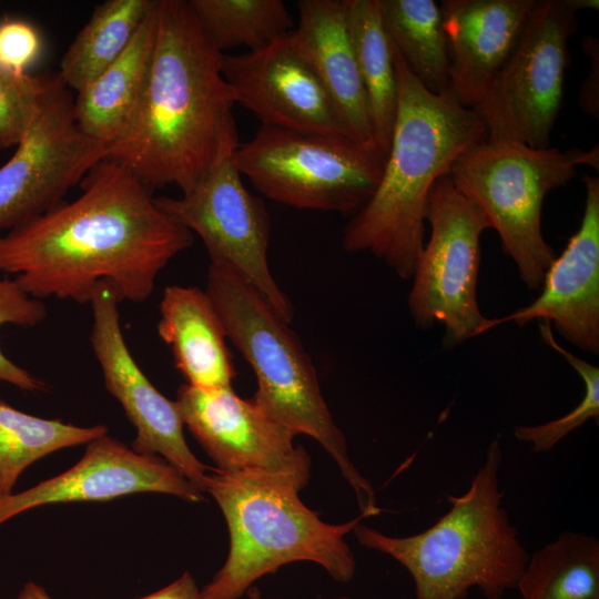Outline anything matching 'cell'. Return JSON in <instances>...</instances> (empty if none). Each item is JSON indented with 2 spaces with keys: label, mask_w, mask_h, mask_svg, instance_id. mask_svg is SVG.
<instances>
[{
  "label": "cell",
  "mask_w": 599,
  "mask_h": 599,
  "mask_svg": "<svg viewBox=\"0 0 599 599\" xmlns=\"http://www.w3.org/2000/svg\"><path fill=\"white\" fill-rule=\"evenodd\" d=\"M82 193L0 235V272L30 296L90 303L109 283L119 302L146 301L162 270L193 244L152 190L122 164L103 159Z\"/></svg>",
  "instance_id": "cell-1"
},
{
  "label": "cell",
  "mask_w": 599,
  "mask_h": 599,
  "mask_svg": "<svg viewBox=\"0 0 599 599\" xmlns=\"http://www.w3.org/2000/svg\"><path fill=\"white\" fill-rule=\"evenodd\" d=\"M222 52L186 0H158L156 39L140 101L105 158L150 190L194 189L238 145Z\"/></svg>",
  "instance_id": "cell-2"
},
{
  "label": "cell",
  "mask_w": 599,
  "mask_h": 599,
  "mask_svg": "<svg viewBox=\"0 0 599 599\" xmlns=\"http://www.w3.org/2000/svg\"><path fill=\"white\" fill-rule=\"evenodd\" d=\"M397 109L379 183L347 222V252H369L412 278L424 248L425 209L435 182L470 145L485 140L480 118L449 90L433 93L394 49Z\"/></svg>",
  "instance_id": "cell-3"
},
{
  "label": "cell",
  "mask_w": 599,
  "mask_h": 599,
  "mask_svg": "<svg viewBox=\"0 0 599 599\" xmlns=\"http://www.w3.org/2000/svg\"><path fill=\"white\" fill-rule=\"evenodd\" d=\"M499 438L494 439L468 489L448 496V511L429 528L393 537L358 522V542L399 562L412 576L415 599H465L476 588L500 599L517 587L529 555L502 507Z\"/></svg>",
  "instance_id": "cell-4"
},
{
  "label": "cell",
  "mask_w": 599,
  "mask_h": 599,
  "mask_svg": "<svg viewBox=\"0 0 599 599\" xmlns=\"http://www.w3.org/2000/svg\"><path fill=\"white\" fill-rule=\"evenodd\" d=\"M302 488L280 475L210 470L205 491L222 510L230 548L201 589L202 599H240L256 580L293 561L315 562L337 582L354 578L356 560L345 536L365 517L325 522L301 500Z\"/></svg>",
  "instance_id": "cell-5"
},
{
  "label": "cell",
  "mask_w": 599,
  "mask_h": 599,
  "mask_svg": "<svg viewBox=\"0 0 599 599\" xmlns=\"http://www.w3.org/2000/svg\"><path fill=\"white\" fill-rule=\"evenodd\" d=\"M205 291L226 337L255 374L253 402L295 436L303 434L319 443L354 491L361 515H379L374 488L351 460L345 436L323 397L313 362L290 323L230 268L210 264Z\"/></svg>",
  "instance_id": "cell-6"
},
{
  "label": "cell",
  "mask_w": 599,
  "mask_h": 599,
  "mask_svg": "<svg viewBox=\"0 0 599 599\" xmlns=\"http://www.w3.org/2000/svg\"><path fill=\"white\" fill-rule=\"evenodd\" d=\"M576 156L555 148L510 140H481L453 163L449 177L486 215L526 286L540 290L557 254L544 238L545 196L576 174Z\"/></svg>",
  "instance_id": "cell-7"
},
{
  "label": "cell",
  "mask_w": 599,
  "mask_h": 599,
  "mask_svg": "<svg viewBox=\"0 0 599 599\" xmlns=\"http://www.w3.org/2000/svg\"><path fill=\"white\" fill-rule=\"evenodd\" d=\"M233 163L266 197L302 210L353 216L374 194L385 159L342 135L260 125Z\"/></svg>",
  "instance_id": "cell-8"
},
{
  "label": "cell",
  "mask_w": 599,
  "mask_h": 599,
  "mask_svg": "<svg viewBox=\"0 0 599 599\" xmlns=\"http://www.w3.org/2000/svg\"><path fill=\"white\" fill-rule=\"evenodd\" d=\"M424 217L430 236L412 276L408 309L418 328L443 324V347L450 349L487 332L489 318L479 309L477 280L480 236L491 225L448 174L432 187Z\"/></svg>",
  "instance_id": "cell-9"
},
{
  "label": "cell",
  "mask_w": 599,
  "mask_h": 599,
  "mask_svg": "<svg viewBox=\"0 0 599 599\" xmlns=\"http://www.w3.org/2000/svg\"><path fill=\"white\" fill-rule=\"evenodd\" d=\"M577 12L571 0H536L514 51L475 112L488 140L550 146Z\"/></svg>",
  "instance_id": "cell-10"
},
{
  "label": "cell",
  "mask_w": 599,
  "mask_h": 599,
  "mask_svg": "<svg viewBox=\"0 0 599 599\" xmlns=\"http://www.w3.org/2000/svg\"><path fill=\"white\" fill-rule=\"evenodd\" d=\"M105 158L74 116V98L57 74H48L35 115L0 166V231L52 210Z\"/></svg>",
  "instance_id": "cell-11"
},
{
  "label": "cell",
  "mask_w": 599,
  "mask_h": 599,
  "mask_svg": "<svg viewBox=\"0 0 599 599\" xmlns=\"http://www.w3.org/2000/svg\"><path fill=\"white\" fill-rule=\"evenodd\" d=\"M234 153V152H233ZM223 156L190 192L158 196L156 205L200 236L213 265L232 270L291 323L294 308L267 258L271 219L262 199L244 185L232 155Z\"/></svg>",
  "instance_id": "cell-12"
},
{
  "label": "cell",
  "mask_w": 599,
  "mask_h": 599,
  "mask_svg": "<svg viewBox=\"0 0 599 599\" xmlns=\"http://www.w3.org/2000/svg\"><path fill=\"white\" fill-rule=\"evenodd\" d=\"M119 303L109 283L95 287L90 301V343L106 390L120 403L135 428L131 448L163 458L205 491L212 467L200 461L190 449L175 400L161 394L133 358L122 333Z\"/></svg>",
  "instance_id": "cell-13"
},
{
  "label": "cell",
  "mask_w": 599,
  "mask_h": 599,
  "mask_svg": "<svg viewBox=\"0 0 599 599\" xmlns=\"http://www.w3.org/2000/svg\"><path fill=\"white\" fill-rule=\"evenodd\" d=\"M184 426L222 471L280 475L306 486L311 459L295 435L232 388L183 384L175 399Z\"/></svg>",
  "instance_id": "cell-14"
},
{
  "label": "cell",
  "mask_w": 599,
  "mask_h": 599,
  "mask_svg": "<svg viewBox=\"0 0 599 599\" xmlns=\"http://www.w3.org/2000/svg\"><path fill=\"white\" fill-rule=\"evenodd\" d=\"M222 73L234 103L252 112L261 125L349 138L318 77L293 44L291 33L255 51L224 53Z\"/></svg>",
  "instance_id": "cell-15"
},
{
  "label": "cell",
  "mask_w": 599,
  "mask_h": 599,
  "mask_svg": "<svg viewBox=\"0 0 599 599\" xmlns=\"http://www.w3.org/2000/svg\"><path fill=\"white\" fill-rule=\"evenodd\" d=\"M136 493H161L189 501L203 491L163 458L134 451L109 434L87 444L81 459L60 475L17 494L0 496V525L35 507L101 501Z\"/></svg>",
  "instance_id": "cell-16"
},
{
  "label": "cell",
  "mask_w": 599,
  "mask_h": 599,
  "mask_svg": "<svg viewBox=\"0 0 599 599\" xmlns=\"http://www.w3.org/2000/svg\"><path fill=\"white\" fill-rule=\"evenodd\" d=\"M583 182L580 226L546 271L540 295L507 316L489 318L487 331L508 322L547 321L573 346L599 353V179L585 175Z\"/></svg>",
  "instance_id": "cell-17"
},
{
  "label": "cell",
  "mask_w": 599,
  "mask_h": 599,
  "mask_svg": "<svg viewBox=\"0 0 599 599\" xmlns=\"http://www.w3.org/2000/svg\"><path fill=\"white\" fill-rule=\"evenodd\" d=\"M536 0H444L450 91L476 112L514 51Z\"/></svg>",
  "instance_id": "cell-18"
},
{
  "label": "cell",
  "mask_w": 599,
  "mask_h": 599,
  "mask_svg": "<svg viewBox=\"0 0 599 599\" xmlns=\"http://www.w3.org/2000/svg\"><path fill=\"white\" fill-rule=\"evenodd\" d=\"M296 6L298 23L291 32L293 44L318 77L349 138L377 151L344 0H301Z\"/></svg>",
  "instance_id": "cell-19"
},
{
  "label": "cell",
  "mask_w": 599,
  "mask_h": 599,
  "mask_svg": "<svg viewBox=\"0 0 599 599\" xmlns=\"http://www.w3.org/2000/svg\"><path fill=\"white\" fill-rule=\"evenodd\" d=\"M159 307V336L170 346L185 384L203 389L232 386L236 373L226 333L206 291L169 285Z\"/></svg>",
  "instance_id": "cell-20"
},
{
  "label": "cell",
  "mask_w": 599,
  "mask_h": 599,
  "mask_svg": "<svg viewBox=\"0 0 599 599\" xmlns=\"http://www.w3.org/2000/svg\"><path fill=\"white\" fill-rule=\"evenodd\" d=\"M158 0L124 51L74 98L80 129L105 148L122 132L144 90L152 62Z\"/></svg>",
  "instance_id": "cell-21"
},
{
  "label": "cell",
  "mask_w": 599,
  "mask_h": 599,
  "mask_svg": "<svg viewBox=\"0 0 599 599\" xmlns=\"http://www.w3.org/2000/svg\"><path fill=\"white\" fill-rule=\"evenodd\" d=\"M346 24L366 93L376 150L386 159L397 109L394 47L378 0H344Z\"/></svg>",
  "instance_id": "cell-22"
},
{
  "label": "cell",
  "mask_w": 599,
  "mask_h": 599,
  "mask_svg": "<svg viewBox=\"0 0 599 599\" xmlns=\"http://www.w3.org/2000/svg\"><path fill=\"white\" fill-rule=\"evenodd\" d=\"M383 24L409 71L433 93L450 90V57L440 7L433 0H378Z\"/></svg>",
  "instance_id": "cell-23"
},
{
  "label": "cell",
  "mask_w": 599,
  "mask_h": 599,
  "mask_svg": "<svg viewBox=\"0 0 599 599\" xmlns=\"http://www.w3.org/2000/svg\"><path fill=\"white\" fill-rule=\"evenodd\" d=\"M155 0H106L94 7L64 52L58 75L79 92L128 47Z\"/></svg>",
  "instance_id": "cell-24"
},
{
  "label": "cell",
  "mask_w": 599,
  "mask_h": 599,
  "mask_svg": "<svg viewBox=\"0 0 599 599\" xmlns=\"http://www.w3.org/2000/svg\"><path fill=\"white\" fill-rule=\"evenodd\" d=\"M522 599H599V541L564 531L528 558L516 587Z\"/></svg>",
  "instance_id": "cell-25"
},
{
  "label": "cell",
  "mask_w": 599,
  "mask_h": 599,
  "mask_svg": "<svg viewBox=\"0 0 599 599\" xmlns=\"http://www.w3.org/2000/svg\"><path fill=\"white\" fill-rule=\"evenodd\" d=\"M108 434L104 425L77 426L20 412L0 399V496L12 489L27 467L63 448L87 445Z\"/></svg>",
  "instance_id": "cell-26"
},
{
  "label": "cell",
  "mask_w": 599,
  "mask_h": 599,
  "mask_svg": "<svg viewBox=\"0 0 599 599\" xmlns=\"http://www.w3.org/2000/svg\"><path fill=\"white\" fill-rule=\"evenodd\" d=\"M199 24L222 53L234 47L255 51L288 35L294 23L281 0H189Z\"/></svg>",
  "instance_id": "cell-27"
},
{
  "label": "cell",
  "mask_w": 599,
  "mask_h": 599,
  "mask_svg": "<svg viewBox=\"0 0 599 599\" xmlns=\"http://www.w3.org/2000/svg\"><path fill=\"white\" fill-rule=\"evenodd\" d=\"M540 336L545 344L560 354L579 374L585 385L581 400L568 414L538 425H519L514 436L531 445L536 454L554 449L566 436L587 420L599 419V368L568 352L559 345L547 321H538Z\"/></svg>",
  "instance_id": "cell-28"
},
{
  "label": "cell",
  "mask_w": 599,
  "mask_h": 599,
  "mask_svg": "<svg viewBox=\"0 0 599 599\" xmlns=\"http://www.w3.org/2000/svg\"><path fill=\"white\" fill-rule=\"evenodd\" d=\"M48 74H16L0 67V149L16 146L30 126Z\"/></svg>",
  "instance_id": "cell-29"
},
{
  "label": "cell",
  "mask_w": 599,
  "mask_h": 599,
  "mask_svg": "<svg viewBox=\"0 0 599 599\" xmlns=\"http://www.w3.org/2000/svg\"><path fill=\"white\" fill-rule=\"evenodd\" d=\"M47 316L41 300L27 294L14 280L0 278V326H34ZM0 382L28 392H47L49 385L14 364L0 349Z\"/></svg>",
  "instance_id": "cell-30"
},
{
  "label": "cell",
  "mask_w": 599,
  "mask_h": 599,
  "mask_svg": "<svg viewBox=\"0 0 599 599\" xmlns=\"http://www.w3.org/2000/svg\"><path fill=\"white\" fill-rule=\"evenodd\" d=\"M41 39L32 24L22 20H7L0 23V67L16 74L27 73L26 69L39 57Z\"/></svg>",
  "instance_id": "cell-31"
},
{
  "label": "cell",
  "mask_w": 599,
  "mask_h": 599,
  "mask_svg": "<svg viewBox=\"0 0 599 599\" xmlns=\"http://www.w3.org/2000/svg\"><path fill=\"white\" fill-rule=\"evenodd\" d=\"M583 50L590 58L591 67L582 83L578 101L582 110L595 119L599 114V47L598 40L588 35L582 41Z\"/></svg>",
  "instance_id": "cell-32"
},
{
  "label": "cell",
  "mask_w": 599,
  "mask_h": 599,
  "mask_svg": "<svg viewBox=\"0 0 599 599\" xmlns=\"http://www.w3.org/2000/svg\"><path fill=\"white\" fill-rule=\"evenodd\" d=\"M138 599H202L194 577L183 572L176 580L162 589Z\"/></svg>",
  "instance_id": "cell-33"
},
{
  "label": "cell",
  "mask_w": 599,
  "mask_h": 599,
  "mask_svg": "<svg viewBox=\"0 0 599 599\" xmlns=\"http://www.w3.org/2000/svg\"><path fill=\"white\" fill-rule=\"evenodd\" d=\"M17 599H52V598L49 596V593L45 591V589L42 586L33 581H28L22 587Z\"/></svg>",
  "instance_id": "cell-34"
},
{
  "label": "cell",
  "mask_w": 599,
  "mask_h": 599,
  "mask_svg": "<svg viewBox=\"0 0 599 599\" xmlns=\"http://www.w3.org/2000/svg\"><path fill=\"white\" fill-rule=\"evenodd\" d=\"M247 593H248L251 599H262L260 591L255 587H252L247 591ZM333 599H352V598L342 596V597H337V598H333Z\"/></svg>",
  "instance_id": "cell-35"
}]
</instances>
